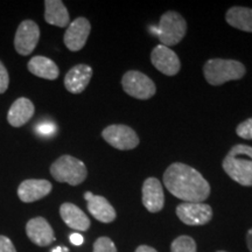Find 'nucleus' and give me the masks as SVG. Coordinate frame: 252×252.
Here are the masks:
<instances>
[{
	"label": "nucleus",
	"mask_w": 252,
	"mask_h": 252,
	"mask_svg": "<svg viewBox=\"0 0 252 252\" xmlns=\"http://www.w3.org/2000/svg\"><path fill=\"white\" fill-rule=\"evenodd\" d=\"M168 191L185 202L202 203L210 195V185L201 173L182 162L172 163L163 173Z\"/></svg>",
	"instance_id": "f257e3e1"
},
{
	"label": "nucleus",
	"mask_w": 252,
	"mask_h": 252,
	"mask_svg": "<svg viewBox=\"0 0 252 252\" xmlns=\"http://www.w3.org/2000/svg\"><path fill=\"white\" fill-rule=\"evenodd\" d=\"M223 169L237 184L252 186V147L249 145H235L223 160Z\"/></svg>",
	"instance_id": "f03ea898"
},
{
	"label": "nucleus",
	"mask_w": 252,
	"mask_h": 252,
	"mask_svg": "<svg viewBox=\"0 0 252 252\" xmlns=\"http://www.w3.org/2000/svg\"><path fill=\"white\" fill-rule=\"evenodd\" d=\"M247 69L243 63L236 60L212 59L203 67L204 78L212 86H222L230 81H237L244 77Z\"/></svg>",
	"instance_id": "7ed1b4c3"
},
{
	"label": "nucleus",
	"mask_w": 252,
	"mask_h": 252,
	"mask_svg": "<svg viewBox=\"0 0 252 252\" xmlns=\"http://www.w3.org/2000/svg\"><path fill=\"white\" fill-rule=\"evenodd\" d=\"M50 174L58 182L78 186L87 179L88 171L86 165L81 160L65 154L52 163Z\"/></svg>",
	"instance_id": "20e7f679"
},
{
	"label": "nucleus",
	"mask_w": 252,
	"mask_h": 252,
	"mask_svg": "<svg viewBox=\"0 0 252 252\" xmlns=\"http://www.w3.org/2000/svg\"><path fill=\"white\" fill-rule=\"evenodd\" d=\"M187 32V23L178 12L168 11L163 13L158 25L157 34L161 45L171 47L178 45Z\"/></svg>",
	"instance_id": "39448f33"
},
{
	"label": "nucleus",
	"mask_w": 252,
	"mask_h": 252,
	"mask_svg": "<svg viewBox=\"0 0 252 252\" xmlns=\"http://www.w3.org/2000/svg\"><path fill=\"white\" fill-rule=\"evenodd\" d=\"M123 89L127 94L137 99H150L156 94L157 87L144 72L130 70L122 78Z\"/></svg>",
	"instance_id": "423d86ee"
},
{
	"label": "nucleus",
	"mask_w": 252,
	"mask_h": 252,
	"mask_svg": "<svg viewBox=\"0 0 252 252\" xmlns=\"http://www.w3.org/2000/svg\"><path fill=\"white\" fill-rule=\"evenodd\" d=\"M102 137L109 145L121 151L133 150L139 145L137 132L126 125H110L104 128Z\"/></svg>",
	"instance_id": "0eeeda50"
},
{
	"label": "nucleus",
	"mask_w": 252,
	"mask_h": 252,
	"mask_svg": "<svg viewBox=\"0 0 252 252\" xmlns=\"http://www.w3.org/2000/svg\"><path fill=\"white\" fill-rule=\"evenodd\" d=\"M40 39V28L33 20H25L19 25L14 37V47L18 54H32Z\"/></svg>",
	"instance_id": "6e6552de"
},
{
	"label": "nucleus",
	"mask_w": 252,
	"mask_h": 252,
	"mask_svg": "<svg viewBox=\"0 0 252 252\" xmlns=\"http://www.w3.org/2000/svg\"><path fill=\"white\" fill-rule=\"evenodd\" d=\"M176 215L187 225H204L213 219V209L206 203L184 202L176 207Z\"/></svg>",
	"instance_id": "1a4fd4ad"
},
{
	"label": "nucleus",
	"mask_w": 252,
	"mask_h": 252,
	"mask_svg": "<svg viewBox=\"0 0 252 252\" xmlns=\"http://www.w3.org/2000/svg\"><path fill=\"white\" fill-rule=\"evenodd\" d=\"M91 31V25L87 18L80 17L69 24L64 33V45L71 52H78L86 46Z\"/></svg>",
	"instance_id": "9d476101"
},
{
	"label": "nucleus",
	"mask_w": 252,
	"mask_h": 252,
	"mask_svg": "<svg viewBox=\"0 0 252 252\" xmlns=\"http://www.w3.org/2000/svg\"><path fill=\"white\" fill-rule=\"evenodd\" d=\"M151 61L158 70L162 72L163 75H167V76H174L180 71V59L169 47L163 45L157 46L152 50Z\"/></svg>",
	"instance_id": "9b49d317"
},
{
	"label": "nucleus",
	"mask_w": 252,
	"mask_h": 252,
	"mask_svg": "<svg viewBox=\"0 0 252 252\" xmlns=\"http://www.w3.org/2000/svg\"><path fill=\"white\" fill-rule=\"evenodd\" d=\"M26 234L28 238L37 247H48L55 241L54 230L43 217H34L28 220Z\"/></svg>",
	"instance_id": "f8f14e48"
},
{
	"label": "nucleus",
	"mask_w": 252,
	"mask_h": 252,
	"mask_svg": "<svg viewBox=\"0 0 252 252\" xmlns=\"http://www.w3.org/2000/svg\"><path fill=\"white\" fill-rule=\"evenodd\" d=\"M143 193V204L150 213H158L165 204V195L161 182L157 178L146 179L141 188Z\"/></svg>",
	"instance_id": "ddd939ff"
},
{
	"label": "nucleus",
	"mask_w": 252,
	"mask_h": 252,
	"mask_svg": "<svg viewBox=\"0 0 252 252\" xmlns=\"http://www.w3.org/2000/svg\"><path fill=\"white\" fill-rule=\"evenodd\" d=\"M53 186L49 181L42 179H30L20 184L18 188V196L25 203L35 202L46 197L52 191Z\"/></svg>",
	"instance_id": "4468645a"
},
{
	"label": "nucleus",
	"mask_w": 252,
	"mask_h": 252,
	"mask_svg": "<svg viewBox=\"0 0 252 252\" xmlns=\"http://www.w3.org/2000/svg\"><path fill=\"white\" fill-rule=\"evenodd\" d=\"M84 198L87 200V206L89 213L94 219L102 223H111L115 220L116 214L115 208H113L105 197L100 195H94L91 191H87L84 194Z\"/></svg>",
	"instance_id": "2eb2a0df"
},
{
	"label": "nucleus",
	"mask_w": 252,
	"mask_h": 252,
	"mask_svg": "<svg viewBox=\"0 0 252 252\" xmlns=\"http://www.w3.org/2000/svg\"><path fill=\"white\" fill-rule=\"evenodd\" d=\"M93 77V69L88 64H77L67 72L64 77V87L69 93L81 94L88 87Z\"/></svg>",
	"instance_id": "dca6fc26"
},
{
	"label": "nucleus",
	"mask_w": 252,
	"mask_h": 252,
	"mask_svg": "<svg viewBox=\"0 0 252 252\" xmlns=\"http://www.w3.org/2000/svg\"><path fill=\"white\" fill-rule=\"evenodd\" d=\"M60 215L69 228L80 231H87L90 228L91 223L89 217L74 203H63L60 207Z\"/></svg>",
	"instance_id": "f3484780"
},
{
	"label": "nucleus",
	"mask_w": 252,
	"mask_h": 252,
	"mask_svg": "<svg viewBox=\"0 0 252 252\" xmlns=\"http://www.w3.org/2000/svg\"><path fill=\"white\" fill-rule=\"evenodd\" d=\"M34 112H35L34 104L28 98L21 97L15 100L9 108L7 121L14 127H20L28 123V121H31V118L34 116Z\"/></svg>",
	"instance_id": "a211bd4d"
},
{
	"label": "nucleus",
	"mask_w": 252,
	"mask_h": 252,
	"mask_svg": "<svg viewBox=\"0 0 252 252\" xmlns=\"http://www.w3.org/2000/svg\"><path fill=\"white\" fill-rule=\"evenodd\" d=\"M45 20L47 24L58 27L69 26L68 9L61 0H46L45 1Z\"/></svg>",
	"instance_id": "6ab92c4d"
},
{
	"label": "nucleus",
	"mask_w": 252,
	"mask_h": 252,
	"mask_svg": "<svg viewBox=\"0 0 252 252\" xmlns=\"http://www.w3.org/2000/svg\"><path fill=\"white\" fill-rule=\"evenodd\" d=\"M28 70L37 77L45 78V80H56L59 77L60 70L54 61L45 56H34L28 62Z\"/></svg>",
	"instance_id": "aec40b11"
},
{
	"label": "nucleus",
	"mask_w": 252,
	"mask_h": 252,
	"mask_svg": "<svg viewBox=\"0 0 252 252\" xmlns=\"http://www.w3.org/2000/svg\"><path fill=\"white\" fill-rule=\"evenodd\" d=\"M225 20L230 26L252 33V8L235 6L226 12Z\"/></svg>",
	"instance_id": "412c9836"
},
{
	"label": "nucleus",
	"mask_w": 252,
	"mask_h": 252,
	"mask_svg": "<svg viewBox=\"0 0 252 252\" xmlns=\"http://www.w3.org/2000/svg\"><path fill=\"white\" fill-rule=\"evenodd\" d=\"M171 252H196V243L189 236H180L173 241Z\"/></svg>",
	"instance_id": "4be33fe9"
},
{
	"label": "nucleus",
	"mask_w": 252,
	"mask_h": 252,
	"mask_svg": "<svg viewBox=\"0 0 252 252\" xmlns=\"http://www.w3.org/2000/svg\"><path fill=\"white\" fill-rule=\"evenodd\" d=\"M93 252H117V248L109 237H99L94 243Z\"/></svg>",
	"instance_id": "5701e85b"
},
{
	"label": "nucleus",
	"mask_w": 252,
	"mask_h": 252,
	"mask_svg": "<svg viewBox=\"0 0 252 252\" xmlns=\"http://www.w3.org/2000/svg\"><path fill=\"white\" fill-rule=\"evenodd\" d=\"M236 133L241 138H243V139L252 140V117L242 122L236 127Z\"/></svg>",
	"instance_id": "b1692460"
},
{
	"label": "nucleus",
	"mask_w": 252,
	"mask_h": 252,
	"mask_svg": "<svg viewBox=\"0 0 252 252\" xmlns=\"http://www.w3.org/2000/svg\"><path fill=\"white\" fill-rule=\"evenodd\" d=\"M9 84V76L7 69L4 65V63L0 61V94H4L7 90Z\"/></svg>",
	"instance_id": "393cba45"
},
{
	"label": "nucleus",
	"mask_w": 252,
	"mask_h": 252,
	"mask_svg": "<svg viewBox=\"0 0 252 252\" xmlns=\"http://www.w3.org/2000/svg\"><path fill=\"white\" fill-rule=\"evenodd\" d=\"M0 252H17L11 239L2 235H0Z\"/></svg>",
	"instance_id": "a878e982"
},
{
	"label": "nucleus",
	"mask_w": 252,
	"mask_h": 252,
	"mask_svg": "<svg viewBox=\"0 0 252 252\" xmlns=\"http://www.w3.org/2000/svg\"><path fill=\"white\" fill-rule=\"evenodd\" d=\"M37 132H39L41 135H52L54 134L55 132V126L50 124V123H43V124L39 125Z\"/></svg>",
	"instance_id": "bb28decb"
},
{
	"label": "nucleus",
	"mask_w": 252,
	"mask_h": 252,
	"mask_svg": "<svg viewBox=\"0 0 252 252\" xmlns=\"http://www.w3.org/2000/svg\"><path fill=\"white\" fill-rule=\"evenodd\" d=\"M70 242H71V244H74V245H82L84 242V238H83V236L77 234L76 232V234L70 235Z\"/></svg>",
	"instance_id": "cd10ccee"
},
{
	"label": "nucleus",
	"mask_w": 252,
	"mask_h": 252,
	"mask_svg": "<svg viewBox=\"0 0 252 252\" xmlns=\"http://www.w3.org/2000/svg\"><path fill=\"white\" fill-rule=\"evenodd\" d=\"M135 252H158V251L156 250V249L147 247V245H140V247L137 248Z\"/></svg>",
	"instance_id": "c85d7f7f"
},
{
	"label": "nucleus",
	"mask_w": 252,
	"mask_h": 252,
	"mask_svg": "<svg viewBox=\"0 0 252 252\" xmlns=\"http://www.w3.org/2000/svg\"><path fill=\"white\" fill-rule=\"evenodd\" d=\"M247 243H248V248L249 250L252 252V229H250L248 231V235H247Z\"/></svg>",
	"instance_id": "c756f323"
},
{
	"label": "nucleus",
	"mask_w": 252,
	"mask_h": 252,
	"mask_svg": "<svg viewBox=\"0 0 252 252\" xmlns=\"http://www.w3.org/2000/svg\"><path fill=\"white\" fill-rule=\"evenodd\" d=\"M67 249H62V248H55L53 252H67Z\"/></svg>",
	"instance_id": "7c9ffc66"
},
{
	"label": "nucleus",
	"mask_w": 252,
	"mask_h": 252,
	"mask_svg": "<svg viewBox=\"0 0 252 252\" xmlns=\"http://www.w3.org/2000/svg\"><path fill=\"white\" fill-rule=\"evenodd\" d=\"M217 252H225V251H217Z\"/></svg>",
	"instance_id": "2f4dec72"
}]
</instances>
